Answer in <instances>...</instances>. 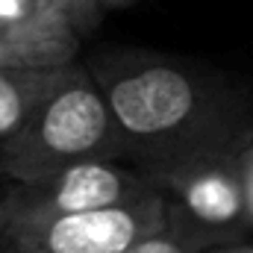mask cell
<instances>
[{"label": "cell", "instance_id": "10", "mask_svg": "<svg viewBox=\"0 0 253 253\" xmlns=\"http://www.w3.org/2000/svg\"><path fill=\"white\" fill-rule=\"evenodd\" d=\"M206 253H253V242H242V245H227V248H215Z\"/></svg>", "mask_w": 253, "mask_h": 253}, {"label": "cell", "instance_id": "5", "mask_svg": "<svg viewBox=\"0 0 253 253\" xmlns=\"http://www.w3.org/2000/svg\"><path fill=\"white\" fill-rule=\"evenodd\" d=\"M12 197L42 212H97L126 206L156 189L124 162L97 159L62 168L36 183H3Z\"/></svg>", "mask_w": 253, "mask_h": 253}, {"label": "cell", "instance_id": "6", "mask_svg": "<svg viewBox=\"0 0 253 253\" xmlns=\"http://www.w3.org/2000/svg\"><path fill=\"white\" fill-rule=\"evenodd\" d=\"M65 65H24V62H0V147L15 138L39 103L50 94L56 80L62 77Z\"/></svg>", "mask_w": 253, "mask_h": 253}, {"label": "cell", "instance_id": "2", "mask_svg": "<svg viewBox=\"0 0 253 253\" xmlns=\"http://www.w3.org/2000/svg\"><path fill=\"white\" fill-rule=\"evenodd\" d=\"M121 162V135L88 65H65L27 126L0 147V177L36 183L80 162Z\"/></svg>", "mask_w": 253, "mask_h": 253}, {"label": "cell", "instance_id": "3", "mask_svg": "<svg viewBox=\"0 0 253 253\" xmlns=\"http://www.w3.org/2000/svg\"><path fill=\"white\" fill-rule=\"evenodd\" d=\"M165 227L168 206L159 189L97 212H42L0 189V253H126Z\"/></svg>", "mask_w": 253, "mask_h": 253}, {"label": "cell", "instance_id": "11", "mask_svg": "<svg viewBox=\"0 0 253 253\" xmlns=\"http://www.w3.org/2000/svg\"><path fill=\"white\" fill-rule=\"evenodd\" d=\"M0 180H3V177H0Z\"/></svg>", "mask_w": 253, "mask_h": 253}, {"label": "cell", "instance_id": "4", "mask_svg": "<svg viewBox=\"0 0 253 253\" xmlns=\"http://www.w3.org/2000/svg\"><path fill=\"white\" fill-rule=\"evenodd\" d=\"M156 189L165 194L168 227L197 253L253 239L236 156L203 159L171 171Z\"/></svg>", "mask_w": 253, "mask_h": 253}, {"label": "cell", "instance_id": "8", "mask_svg": "<svg viewBox=\"0 0 253 253\" xmlns=\"http://www.w3.org/2000/svg\"><path fill=\"white\" fill-rule=\"evenodd\" d=\"M236 168L242 177V191H245V206H248V221L253 233V141L236 156Z\"/></svg>", "mask_w": 253, "mask_h": 253}, {"label": "cell", "instance_id": "1", "mask_svg": "<svg viewBox=\"0 0 253 253\" xmlns=\"http://www.w3.org/2000/svg\"><path fill=\"white\" fill-rule=\"evenodd\" d=\"M88 71L112 106L121 162L153 186L194 162L239 156L253 141V88L218 65L118 47L91 56Z\"/></svg>", "mask_w": 253, "mask_h": 253}, {"label": "cell", "instance_id": "9", "mask_svg": "<svg viewBox=\"0 0 253 253\" xmlns=\"http://www.w3.org/2000/svg\"><path fill=\"white\" fill-rule=\"evenodd\" d=\"M97 3V9L103 12V9H129V6H138V3H144V0H94Z\"/></svg>", "mask_w": 253, "mask_h": 253}, {"label": "cell", "instance_id": "7", "mask_svg": "<svg viewBox=\"0 0 253 253\" xmlns=\"http://www.w3.org/2000/svg\"><path fill=\"white\" fill-rule=\"evenodd\" d=\"M126 253H197V251L191 248L183 236H177L171 227H165V230H159V233L135 242Z\"/></svg>", "mask_w": 253, "mask_h": 253}]
</instances>
